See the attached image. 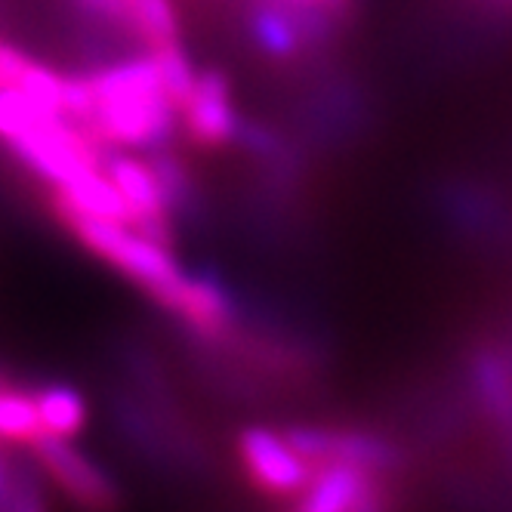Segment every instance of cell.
<instances>
[{
  "label": "cell",
  "instance_id": "cell-10",
  "mask_svg": "<svg viewBox=\"0 0 512 512\" xmlns=\"http://www.w3.org/2000/svg\"><path fill=\"white\" fill-rule=\"evenodd\" d=\"M38 398V411H41V423L47 438H75L78 429L87 420L84 401L78 392L71 389H44Z\"/></svg>",
  "mask_w": 512,
  "mask_h": 512
},
{
  "label": "cell",
  "instance_id": "cell-6",
  "mask_svg": "<svg viewBox=\"0 0 512 512\" xmlns=\"http://www.w3.org/2000/svg\"><path fill=\"white\" fill-rule=\"evenodd\" d=\"M34 457L44 463V469L50 472V479L71 494L78 503L87 506H105L112 503V485H108L105 475L75 448L68 445V438H44L31 448Z\"/></svg>",
  "mask_w": 512,
  "mask_h": 512
},
{
  "label": "cell",
  "instance_id": "cell-7",
  "mask_svg": "<svg viewBox=\"0 0 512 512\" xmlns=\"http://www.w3.org/2000/svg\"><path fill=\"white\" fill-rule=\"evenodd\" d=\"M158 303L204 337H223L229 327V303L223 297V290L213 287L210 281L179 275L164 290Z\"/></svg>",
  "mask_w": 512,
  "mask_h": 512
},
{
  "label": "cell",
  "instance_id": "cell-3",
  "mask_svg": "<svg viewBox=\"0 0 512 512\" xmlns=\"http://www.w3.org/2000/svg\"><path fill=\"white\" fill-rule=\"evenodd\" d=\"M105 170L121 189L127 210H130V229L142 232L145 238H155L161 244H170V198L161 186V176L155 164H145L139 158L115 155L105 158Z\"/></svg>",
  "mask_w": 512,
  "mask_h": 512
},
{
  "label": "cell",
  "instance_id": "cell-5",
  "mask_svg": "<svg viewBox=\"0 0 512 512\" xmlns=\"http://www.w3.org/2000/svg\"><path fill=\"white\" fill-rule=\"evenodd\" d=\"M182 124L192 142L213 149L223 145L235 133V108L229 96V81L219 71H204L195 78V87L186 99V105L179 108Z\"/></svg>",
  "mask_w": 512,
  "mask_h": 512
},
{
  "label": "cell",
  "instance_id": "cell-11",
  "mask_svg": "<svg viewBox=\"0 0 512 512\" xmlns=\"http://www.w3.org/2000/svg\"><path fill=\"white\" fill-rule=\"evenodd\" d=\"M149 56H152V62H155V68H158V78H161V84H164V93H167L170 105L179 112V108L186 105V99H189V93H192L198 75L192 71L186 53L179 50V44L158 47V50H152Z\"/></svg>",
  "mask_w": 512,
  "mask_h": 512
},
{
  "label": "cell",
  "instance_id": "cell-2",
  "mask_svg": "<svg viewBox=\"0 0 512 512\" xmlns=\"http://www.w3.org/2000/svg\"><path fill=\"white\" fill-rule=\"evenodd\" d=\"M238 457L250 488L269 497L300 500L309 485V460L290 438H281L269 429H247L238 442Z\"/></svg>",
  "mask_w": 512,
  "mask_h": 512
},
{
  "label": "cell",
  "instance_id": "cell-8",
  "mask_svg": "<svg viewBox=\"0 0 512 512\" xmlns=\"http://www.w3.org/2000/svg\"><path fill=\"white\" fill-rule=\"evenodd\" d=\"M108 22L127 31L149 53L167 44H179V19L170 0H118Z\"/></svg>",
  "mask_w": 512,
  "mask_h": 512
},
{
  "label": "cell",
  "instance_id": "cell-4",
  "mask_svg": "<svg viewBox=\"0 0 512 512\" xmlns=\"http://www.w3.org/2000/svg\"><path fill=\"white\" fill-rule=\"evenodd\" d=\"M297 506L318 512L380 506L377 469L349 460H315L309 463V485L300 494Z\"/></svg>",
  "mask_w": 512,
  "mask_h": 512
},
{
  "label": "cell",
  "instance_id": "cell-12",
  "mask_svg": "<svg viewBox=\"0 0 512 512\" xmlns=\"http://www.w3.org/2000/svg\"><path fill=\"white\" fill-rule=\"evenodd\" d=\"M275 7L287 10L297 22L300 19H309L315 25V31L324 25V22H337V19H346L349 10H352V0H272ZM306 28V25H303Z\"/></svg>",
  "mask_w": 512,
  "mask_h": 512
},
{
  "label": "cell",
  "instance_id": "cell-9",
  "mask_svg": "<svg viewBox=\"0 0 512 512\" xmlns=\"http://www.w3.org/2000/svg\"><path fill=\"white\" fill-rule=\"evenodd\" d=\"M47 432L41 423L38 398L0 386V442H19V445H38Z\"/></svg>",
  "mask_w": 512,
  "mask_h": 512
},
{
  "label": "cell",
  "instance_id": "cell-1",
  "mask_svg": "<svg viewBox=\"0 0 512 512\" xmlns=\"http://www.w3.org/2000/svg\"><path fill=\"white\" fill-rule=\"evenodd\" d=\"M62 115L78 121L102 149H133L161 142L176 108L170 105L152 56L65 78Z\"/></svg>",
  "mask_w": 512,
  "mask_h": 512
}]
</instances>
